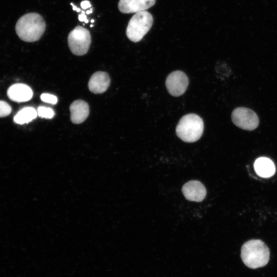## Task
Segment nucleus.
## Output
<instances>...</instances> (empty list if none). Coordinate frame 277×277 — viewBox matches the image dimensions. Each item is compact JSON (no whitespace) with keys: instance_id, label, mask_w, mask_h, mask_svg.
I'll return each mask as SVG.
<instances>
[{"instance_id":"f257e3e1","label":"nucleus","mask_w":277,"mask_h":277,"mask_svg":"<svg viewBox=\"0 0 277 277\" xmlns=\"http://www.w3.org/2000/svg\"><path fill=\"white\" fill-rule=\"evenodd\" d=\"M46 29V23L43 17L36 13H28L21 16L15 26L18 37L27 42L39 40Z\"/></svg>"},{"instance_id":"f03ea898","label":"nucleus","mask_w":277,"mask_h":277,"mask_svg":"<svg viewBox=\"0 0 277 277\" xmlns=\"http://www.w3.org/2000/svg\"><path fill=\"white\" fill-rule=\"evenodd\" d=\"M241 256L244 264L251 269H256L267 264L270 252L267 245L260 240H251L241 248Z\"/></svg>"},{"instance_id":"7ed1b4c3","label":"nucleus","mask_w":277,"mask_h":277,"mask_svg":"<svg viewBox=\"0 0 277 277\" xmlns=\"http://www.w3.org/2000/svg\"><path fill=\"white\" fill-rule=\"evenodd\" d=\"M204 130V123L199 115L190 113L183 116L176 127L177 136L183 141L193 143L201 137Z\"/></svg>"},{"instance_id":"20e7f679","label":"nucleus","mask_w":277,"mask_h":277,"mask_svg":"<svg viewBox=\"0 0 277 277\" xmlns=\"http://www.w3.org/2000/svg\"><path fill=\"white\" fill-rule=\"evenodd\" d=\"M153 23L152 15L148 11L135 13L130 19L126 34L132 42H140L150 30Z\"/></svg>"},{"instance_id":"39448f33","label":"nucleus","mask_w":277,"mask_h":277,"mask_svg":"<svg viewBox=\"0 0 277 277\" xmlns=\"http://www.w3.org/2000/svg\"><path fill=\"white\" fill-rule=\"evenodd\" d=\"M91 42V35L86 28L77 26L69 33L68 36L69 47L73 54L83 55L87 53Z\"/></svg>"},{"instance_id":"423d86ee","label":"nucleus","mask_w":277,"mask_h":277,"mask_svg":"<svg viewBox=\"0 0 277 277\" xmlns=\"http://www.w3.org/2000/svg\"><path fill=\"white\" fill-rule=\"evenodd\" d=\"M231 119L235 126L245 130H253L259 124V118L256 113L246 107L234 109L231 114Z\"/></svg>"},{"instance_id":"0eeeda50","label":"nucleus","mask_w":277,"mask_h":277,"mask_svg":"<svg viewBox=\"0 0 277 277\" xmlns=\"http://www.w3.org/2000/svg\"><path fill=\"white\" fill-rule=\"evenodd\" d=\"M189 83L186 74L179 70L173 71L167 77L166 86L172 96H179L184 93Z\"/></svg>"},{"instance_id":"6e6552de","label":"nucleus","mask_w":277,"mask_h":277,"mask_svg":"<svg viewBox=\"0 0 277 277\" xmlns=\"http://www.w3.org/2000/svg\"><path fill=\"white\" fill-rule=\"evenodd\" d=\"M182 192L185 198L190 201L201 202L205 197L206 189L203 184L198 181H190L184 185Z\"/></svg>"},{"instance_id":"1a4fd4ad","label":"nucleus","mask_w":277,"mask_h":277,"mask_svg":"<svg viewBox=\"0 0 277 277\" xmlns=\"http://www.w3.org/2000/svg\"><path fill=\"white\" fill-rule=\"evenodd\" d=\"M155 3V0H120L118 8L123 13H137L146 11Z\"/></svg>"},{"instance_id":"9d476101","label":"nucleus","mask_w":277,"mask_h":277,"mask_svg":"<svg viewBox=\"0 0 277 277\" xmlns=\"http://www.w3.org/2000/svg\"><path fill=\"white\" fill-rule=\"evenodd\" d=\"M7 95L12 101L21 103L31 100L33 96V92L28 85L17 83L9 88L7 91Z\"/></svg>"},{"instance_id":"9b49d317","label":"nucleus","mask_w":277,"mask_h":277,"mask_svg":"<svg viewBox=\"0 0 277 277\" xmlns=\"http://www.w3.org/2000/svg\"><path fill=\"white\" fill-rule=\"evenodd\" d=\"M110 82L109 76L106 72L98 71L91 75L89 81L88 88L93 93H102L107 90Z\"/></svg>"},{"instance_id":"f8f14e48","label":"nucleus","mask_w":277,"mask_h":277,"mask_svg":"<svg viewBox=\"0 0 277 277\" xmlns=\"http://www.w3.org/2000/svg\"><path fill=\"white\" fill-rule=\"evenodd\" d=\"M71 122L76 124L82 123L89 115V108L88 104L82 100L74 101L70 106Z\"/></svg>"},{"instance_id":"ddd939ff","label":"nucleus","mask_w":277,"mask_h":277,"mask_svg":"<svg viewBox=\"0 0 277 277\" xmlns=\"http://www.w3.org/2000/svg\"><path fill=\"white\" fill-rule=\"evenodd\" d=\"M254 168L259 176L265 178L271 177L275 171L273 162L270 159L265 157H259L255 160Z\"/></svg>"},{"instance_id":"4468645a","label":"nucleus","mask_w":277,"mask_h":277,"mask_svg":"<svg viewBox=\"0 0 277 277\" xmlns=\"http://www.w3.org/2000/svg\"><path fill=\"white\" fill-rule=\"evenodd\" d=\"M37 115V111L33 107H25L21 110L14 117V122L18 124L28 123Z\"/></svg>"},{"instance_id":"2eb2a0df","label":"nucleus","mask_w":277,"mask_h":277,"mask_svg":"<svg viewBox=\"0 0 277 277\" xmlns=\"http://www.w3.org/2000/svg\"><path fill=\"white\" fill-rule=\"evenodd\" d=\"M37 115L41 117L52 118L54 115V112L51 108L39 106L37 110Z\"/></svg>"},{"instance_id":"dca6fc26","label":"nucleus","mask_w":277,"mask_h":277,"mask_svg":"<svg viewBox=\"0 0 277 277\" xmlns=\"http://www.w3.org/2000/svg\"><path fill=\"white\" fill-rule=\"evenodd\" d=\"M11 106L6 102L0 101V117L8 116L11 112Z\"/></svg>"},{"instance_id":"f3484780","label":"nucleus","mask_w":277,"mask_h":277,"mask_svg":"<svg viewBox=\"0 0 277 277\" xmlns=\"http://www.w3.org/2000/svg\"><path fill=\"white\" fill-rule=\"evenodd\" d=\"M41 99L44 102L52 105L56 104L57 102V98L56 96L49 93H43L41 95Z\"/></svg>"},{"instance_id":"a211bd4d","label":"nucleus","mask_w":277,"mask_h":277,"mask_svg":"<svg viewBox=\"0 0 277 277\" xmlns=\"http://www.w3.org/2000/svg\"><path fill=\"white\" fill-rule=\"evenodd\" d=\"M91 6V4L88 1H82L81 3V6L84 9L88 8L90 7Z\"/></svg>"},{"instance_id":"6ab92c4d","label":"nucleus","mask_w":277,"mask_h":277,"mask_svg":"<svg viewBox=\"0 0 277 277\" xmlns=\"http://www.w3.org/2000/svg\"><path fill=\"white\" fill-rule=\"evenodd\" d=\"M78 19L81 22H84L85 23H88V20L87 19V16L84 13H82L78 15Z\"/></svg>"},{"instance_id":"aec40b11","label":"nucleus","mask_w":277,"mask_h":277,"mask_svg":"<svg viewBox=\"0 0 277 277\" xmlns=\"http://www.w3.org/2000/svg\"><path fill=\"white\" fill-rule=\"evenodd\" d=\"M92 12V9H91L90 10H87L86 11V13L88 14H90V13H91Z\"/></svg>"},{"instance_id":"412c9836","label":"nucleus","mask_w":277,"mask_h":277,"mask_svg":"<svg viewBox=\"0 0 277 277\" xmlns=\"http://www.w3.org/2000/svg\"><path fill=\"white\" fill-rule=\"evenodd\" d=\"M76 8H77L76 6H73V10H76Z\"/></svg>"},{"instance_id":"4be33fe9","label":"nucleus","mask_w":277,"mask_h":277,"mask_svg":"<svg viewBox=\"0 0 277 277\" xmlns=\"http://www.w3.org/2000/svg\"><path fill=\"white\" fill-rule=\"evenodd\" d=\"M76 11L77 12H80V11H81V9L77 7Z\"/></svg>"},{"instance_id":"5701e85b","label":"nucleus","mask_w":277,"mask_h":277,"mask_svg":"<svg viewBox=\"0 0 277 277\" xmlns=\"http://www.w3.org/2000/svg\"><path fill=\"white\" fill-rule=\"evenodd\" d=\"M91 23H93V22H94V20H93V19H92V20L91 21Z\"/></svg>"},{"instance_id":"b1692460","label":"nucleus","mask_w":277,"mask_h":277,"mask_svg":"<svg viewBox=\"0 0 277 277\" xmlns=\"http://www.w3.org/2000/svg\"><path fill=\"white\" fill-rule=\"evenodd\" d=\"M93 25H90V27H93Z\"/></svg>"}]
</instances>
